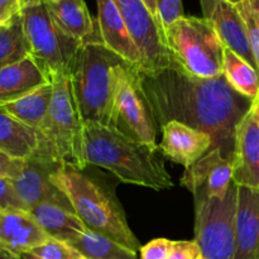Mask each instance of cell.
Here are the masks:
<instances>
[{
	"label": "cell",
	"mask_w": 259,
	"mask_h": 259,
	"mask_svg": "<svg viewBox=\"0 0 259 259\" xmlns=\"http://www.w3.org/2000/svg\"><path fill=\"white\" fill-rule=\"evenodd\" d=\"M142 83L158 128L177 120L206 132L212 148H219L233 162L237 128L254 101L235 91L224 73L212 78L195 77L171 60L161 72H142Z\"/></svg>",
	"instance_id": "1"
},
{
	"label": "cell",
	"mask_w": 259,
	"mask_h": 259,
	"mask_svg": "<svg viewBox=\"0 0 259 259\" xmlns=\"http://www.w3.org/2000/svg\"><path fill=\"white\" fill-rule=\"evenodd\" d=\"M128 63L100 38L78 47L68 76L83 125L98 124L119 131V90Z\"/></svg>",
	"instance_id": "2"
},
{
	"label": "cell",
	"mask_w": 259,
	"mask_h": 259,
	"mask_svg": "<svg viewBox=\"0 0 259 259\" xmlns=\"http://www.w3.org/2000/svg\"><path fill=\"white\" fill-rule=\"evenodd\" d=\"M85 153L89 164L110 171L124 184L162 191L174 187L158 144H147L123 132L85 124Z\"/></svg>",
	"instance_id": "3"
},
{
	"label": "cell",
	"mask_w": 259,
	"mask_h": 259,
	"mask_svg": "<svg viewBox=\"0 0 259 259\" xmlns=\"http://www.w3.org/2000/svg\"><path fill=\"white\" fill-rule=\"evenodd\" d=\"M51 181L67 197L75 214L86 228L105 235L114 242L134 250L141 243L132 232L123 206L111 189L68 164H62L51 176Z\"/></svg>",
	"instance_id": "4"
},
{
	"label": "cell",
	"mask_w": 259,
	"mask_h": 259,
	"mask_svg": "<svg viewBox=\"0 0 259 259\" xmlns=\"http://www.w3.org/2000/svg\"><path fill=\"white\" fill-rule=\"evenodd\" d=\"M52 100L47 116L38 131L40 143L37 154L58 164L77 169L88 167L85 153V129L73 98L68 72L51 76Z\"/></svg>",
	"instance_id": "5"
},
{
	"label": "cell",
	"mask_w": 259,
	"mask_h": 259,
	"mask_svg": "<svg viewBox=\"0 0 259 259\" xmlns=\"http://www.w3.org/2000/svg\"><path fill=\"white\" fill-rule=\"evenodd\" d=\"M163 32L171 60L185 72L200 78L223 75L224 46L209 20L184 15Z\"/></svg>",
	"instance_id": "6"
},
{
	"label": "cell",
	"mask_w": 259,
	"mask_h": 259,
	"mask_svg": "<svg viewBox=\"0 0 259 259\" xmlns=\"http://www.w3.org/2000/svg\"><path fill=\"white\" fill-rule=\"evenodd\" d=\"M29 55L48 76L68 72L78 43L53 19L45 0H23L20 10Z\"/></svg>",
	"instance_id": "7"
},
{
	"label": "cell",
	"mask_w": 259,
	"mask_h": 259,
	"mask_svg": "<svg viewBox=\"0 0 259 259\" xmlns=\"http://www.w3.org/2000/svg\"><path fill=\"white\" fill-rule=\"evenodd\" d=\"M238 189L233 181L225 195L195 205V240L204 259H234Z\"/></svg>",
	"instance_id": "8"
},
{
	"label": "cell",
	"mask_w": 259,
	"mask_h": 259,
	"mask_svg": "<svg viewBox=\"0 0 259 259\" xmlns=\"http://www.w3.org/2000/svg\"><path fill=\"white\" fill-rule=\"evenodd\" d=\"M128 32L141 55V71L147 75L161 72L171 65L163 28L143 0H114Z\"/></svg>",
	"instance_id": "9"
},
{
	"label": "cell",
	"mask_w": 259,
	"mask_h": 259,
	"mask_svg": "<svg viewBox=\"0 0 259 259\" xmlns=\"http://www.w3.org/2000/svg\"><path fill=\"white\" fill-rule=\"evenodd\" d=\"M119 131L147 144H157L158 124L142 83V71L136 66L124 67L119 90Z\"/></svg>",
	"instance_id": "10"
},
{
	"label": "cell",
	"mask_w": 259,
	"mask_h": 259,
	"mask_svg": "<svg viewBox=\"0 0 259 259\" xmlns=\"http://www.w3.org/2000/svg\"><path fill=\"white\" fill-rule=\"evenodd\" d=\"M233 182V162L212 148L205 156L186 167L180 180L194 196L195 205L214 196H223Z\"/></svg>",
	"instance_id": "11"
},
{
	"label": "cell",
	"mask_w": 259,
	"mask_h": 259,
	"mask_svg": "<svg viewBox=\"0 0 259 259\" xmlns=\"http://www.w3.org/2000/svg\"><path fill=\"white\" fill-rule=\"evenodd\" d=\"M60 166L62 164L56 163L52 159L37 153L25 159V166L22 174L12 182L28 211L42 202H56L72 209L67 197L51 181V176L60 168Z\"/></svg>",
	"instance_id": "12"
},
{
	"label": "cell",
	"mask_w": 259,
	"mask_h": 259,
	"mask_svg": "<svg viewBox=\"0 0 259 259\" xmlns=\"http://www.w3.org/2000/svg\"><path fill=\"white\" fill-rule=\"evenodd\" d=\"M204 18L210 22L224 48L247 61L258 72V66L250 47L247 25L237 5L228 0H200ZM259 75V73H258Z\"/></svg>",
	"instance_id": "13"
},
{
	"label": "cell",
	"mask_w": 259,
	"mask_h": 259,
	"mask_svg": "<svg viewBox=\"0 0 259 259\" xmlns=\"http://www.w3.org/2000/svg\"><path fill=\"white\" fill-rule=\"evenodd\" d=\"M233 181L238 186L259 190V115L254 104L235 133Z\"/></svg>",
	"instance_id": "14"
},
{
	"label": "cell",
	"mask_w": 259,
	"mask_h": 259,
	"mask_svg": "<svg viewBox=\"0 0 259 259\" xmlns=\"http://www.w3.org/2000/svg\"><path fill=\"white\" fill-rule=\"evenodd\" d=\"M162 141L158 144L164 158L186 167L201 158L212 148V139L206 132L171 120L163 124Z\"/></svg>",
	"instance_id": "15"
},
{
	"label": "cell",
	"mask_w": 259,
	"mask_h": 259,
	"mask_svg": "<svg viewBox=\"0 0 259 259\" xmlns=\"http://www.w3.org/2000/svg\"><path fill=\"white\" fill-rule=\"evenodd\" d=\"M50 235L28 210H0V248L12 254L30 253Z\"/></svg>",
	"instance_id": "16"
},
{
	"label": "cell",
	"mask_w": 259,
	"mask_h": 259,
	"mask_svg": "<svg viewBox=\"0 0 259 259\" xmlns=\"http://www.w3.org/2000/svg\"><path fill=\"white\" fill-rule=\"evenodd\" d=\"M234 259H259V190L238 189Z\"/></svg>",
	"instance_id": "17"
},
{
	"label": "cell",
	"mask_w": 259,
	"mask_h": 259,
	"mask_svg": "<svg viewBox=\"0 0 259 259\" xmlns=\"http://www.w3.org/2000/svg\"><path fill=\"white\" fill-rule=\"evenodd\" d=\"M100 40L126 62L141 70V55L114 0H96Z\"/></svg>",
	"instance_id": "18"
},
{
	"label": "cell",
	"mask_w": 259,
	"mask_h": 259,
	"mask_svg": "<svg viewBox=\"0 0 259 259\" xmlns=\"http://www.w3.org/2000/svg\"><path fill=\"white\" fill-rule=\"evenodd\" d=\"M48 82L50 76L30 56L7 66L0 70V105L18 100Z\"/></svg>",
	"instance_id": "19"
},
{
	"label": "cell",
	"mask_w": 259,
	"mask_h": 259,
	"mask_svg": "<svg viewBox=\"0 0 259 259\" xmlns=\"http://www.w3.org/2000/svg\"><path fill=\"white\" fill-rule=\"evenodd\" d=\"M61 29L78 43L94 39L95 23L83 0H45Z\"/></svg>",
	"instance_id": "20"
},
{
	"label": "cell",
	"mask_w": 259,
	"mask_h": 259,
	"mask_svg": "<svg viewBox=\"0 0 259 259\" xmlns=\"http://www.w3.org/2000/svg\"><path fill=\"white\" fill-rule=\"evenodd\" d=\"M39 143L37 131L0 108V151L15 158L27 159L37 153Z\"/></svg>",
	"instance_id": "21"
},
{
	"label": "cell",
	"mask_w": 259,
	"mask_h": 259,
	"mask_svg": "<svg viewBox=\"0 0 259 259\" xmlns=\"http://www.w3.org/2000/svg\"><path fill=\"white\" fill-rule=\"evenodd\" d=\"M29 212L45 232L56 239L65 240L70 235L88 229L72 209L56 202H42L29 209Z\"/></svg>",
	"instance_id": "22"
},
{
	"label": "cell",
	"mask_w": 259,
	"mask_h": 259,
	"mask_svg": "<svg viewBox=\"0 0 259 259\" xmlns=\"http://www.w3.org/2000/svg\"><path fill=\"white\" fill-rule=\"evenodd\" d=\"M62 242L71 245L82 259H138L137 252L90 229L70 235Z\"/></svg>",
	"instance_id": "23"
},
{
	"label": "cell",
	"mask_w": 259,
	"mask_h": 259,
	"mask_svg": "<svg viewBox=\"0 0 259 259\" xmlns=\"http://www.w3.org/2000/svg\"><path fill=\"white\" fill-rule=\"evenodd\" d=\"M52 82H48L35 89L32 93L22 96L18 100L3 104L0 108L4 109L15 119L24 123L25 125L38 132L47 116L51 100H52Z\"/></svg>",
	"instance_id": "24"
},
{
	"label": "cell",
	"mask_w": 259,
	"mask_h": 259,
	"mask_svg": "<svg viewBox=\"0 0 259 259\" xmlns=\"http://www.w3.org/2000/svg\"><path fill=\"white\" fill-rule=\"evenodd\" d=\"M223 73L235 91L253 101L258 98V72L247 61L228 48H224V53H223Z\"/></svg>",
	"instance_id": "25"
},
{
	"label": "cell",
	"mask_w": 259,
	"mask_h": 259,
	"mask_svg": "<svg viewBox=\"0 0 259 259\" xmlns=\"http://www.w3.org/2000/svg\"><path fill=\"white\" fill-rule=\"evenodd\" d=\"M29 56V47L19 13L7 24L0 25V70Z\"/></svg>",
	"instance_id": "26"
},
{
	"label": "cell",
	"mask_w": 259,
	"mask_h": 259,
	"mask_svg": "<svg viewBox=\"0 0 259 259\" xmlns=\"http://www.w3.org/2000/svg\"><path fill=\"white\" fill-rule=\"evenodd\" d=\"M235 5L247 25L250 47L257 62L259 73V0H243Z\"/></svg>",
	"instance_id": "27"
},
{
	"label": "cell",
	"mask_w": 259,
	"mask_h": 259,
	"mask_svg": "<svg viewBox=\"0 0 259 259\" xmlns=\"http://www.w3.org/2000/svg\"><path fill=\"white\" fill-rule=\"evenodd\" d=\"M30 253L39 259H82L71 245L52 237Z\"/></svg>",
	"instance_id": "28"
},
{
	"label": "cell",
	"mask_w": 259,
	"mask_h": 259,
	"mask_svg": "<svg viewBox=\"0 0 259 259\" xmlns=\"http://www.w3.org/2000/svg\"><path fill=\"white\" fill-rule=\"evenodd\" d=\"M158 19L163 30L184 17L182 0H157Z\"/></svg>",
	"instance_id": "29"
},
{
	"label": "cell",
	"mask_w": 259,
	"mask_h": 259,
	"mask_svg": "<svg viewBox=\"0 0 259 259\" xmlns=\"http://www.w3.org/2000/svg\"><path fill=\"white\" fill-rule=\"evenodd\" d=\"M0 210H28L18 196L12 180L0 177Z\"/></svg>",
	"instance_id": "30"
},
{
	"label": "cell",
	"mask_w": 259,
	"mask_h": 259,
	"mask_svg": "<svg viewBox=\"0 0 259 259\" xmlns=\"http://www.w3.org/2000/svg\"><path fill=\"white\" fill-rule=\"evenodd\" d=\"M175 240L157 238L141 248V259H168Z\"/></svg>",
	"instance_id": "31"
},
{
	"label": "cell",
	"mask_w": 259,
	"mask_h": 259,
	"mask_svg": "<svg viewBox=\"0 0 259 259\" xmlns=\"http://www.w3.org/2000/svg\"><path fill=\"white\" fill-rule=\"evenodd\" d=\"M168 259H204L196 240H175Z\"/></svg>",
	"instance_id": "32"
},
{
	"label": "cell",
	"mask_w": 259,
	"mask_h": 259,
	"mask_svg": "<svg viewBox=\"0 0 259 259\" xmlns=\"http://www.w3.org/2000/svg\"><path fill=\"white\" fill-rule=\"evenodd\" d=\"M25 166V159L15 158L10 154L0 151V177L8 180H15L22 174Z\"/></svg>",
	"instance_id": "33"
},
{
	"label": "cell",
	"mask_w": 259,
	"mask_h": 259,
	"mask_svg": "<svg viewBox=\"0 0 259 259\" xmlns=\"http://www.w3.org/2000/svg\"><path fill=\"white\" fill-rule=\"evenodd\" d=\"M23 0H0V25L17 17L22 10Z\"/></svg>",
	"instance_id": "34"
},
{
	"label": "cell",
	"mask_w": 259,
	"mask_h": 259,
	"mask_svg": "<svg viewBox=\"0 0 259 259\" xmlns=\"http://www.w3.org/2000/svg\"><path fill=\"white\" fill-rule=\"evenodd\" d=\"M144 4L147 5V8L149 9V12L152 13V15H153L154 18H156L157 22L159 23V19H158V12H157V0H143ZM161 24V23H159ZM162 27V25H161Z\"/></svg>",
	"instance_id": "35"
},
{
	"label": "cell",
	"mask_w": 259,
	"mask_h": 259,
	"mask_svg": "<svg viewBox=\"0 0 259 259\" xmlns=\"http://www.w3.org/2000/svg\"><path fill=\"white\" fill-rule=\"evenodd\" d=\"M0 259H20V258L0 248Z\"/></svg>",
	"instance_id": "36"
},
{
	"label": "cell",
	"mask_w": 259,
	"mask_h": 259,
	"mask_svg": "<svg viewBox=\"0 0 259 259\" xmlns=\"http://www.w3.org/2000/svg\"><path fill=\"white\" fill-rule=\"evenodd\" d=\"M19 258L20 259H39V258L35 257V255H33L32 253H24V254L19 255Z\"/></svg>",
	"instance_id": "37"
},
{
	"label": "cell",
	"mask_w": 259,
	"mask_h": 259,
	"mask_svg": "<svg viewBox=\"0 0 259 259\" xmlns=\"http://www.w3.org/2000/svg\"><path fill=\"white\" fill-rule=\"evenodd\" d=\"M254 108H255V110H257V113L259 115V95H258V98L254 100Z\"/></svg>",
	"instance_id": "38"
},
{
	"label": "cell",
	"mask_w": 259,
	"mask_h": 259,
	"mask_svg": "<svg viewBox=\"0 0 259 259\" xmlns=\"http://www.w3.org/2000/svg\"><path fill=\"white\" fill-rule=\"evenodd\" d=\"M228 2H230V3H233V4H238V3H240V2H243V0H228Z\"/></svg>",
	"instance_id": "39"
}]
</instances>
